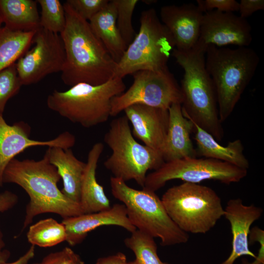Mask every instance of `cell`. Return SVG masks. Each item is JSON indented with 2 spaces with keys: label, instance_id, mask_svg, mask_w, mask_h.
Segmentation results:
<instances>
[{
  "label": "cell",
  "instance_id": "cell-1",
  "mask_svg": "<svg viewBox=\"0 0 264 264\" xmlns=\"http://www.w3.org/2000/svg\"><path fill=\"white\" fill-rule=\"evenodd\" d=\"M66 23L60 34L65 51L61 79L69 86L100 85L113 78L117 63L92 31L88 21L66 1Z\"/></svg>",
  "mask_w": 264,
  "mask_h": 264
},
{
  "label": "cell",
  "instance_id": "cell-2",
  "mask_svg": "<svg viewBox=\"0 0 264 264\" xmlns=\"http://www.w3.org/2000/svg\"><path fill=\"white\" fill-rule=\"evenodd\" d=\"M60 179L57 169L49 162L45 153L38 161L14 158L7 165L3 173V184L19 185L29 198L22 230L40 214L52 213L64 219L84 214L79 203L67 198L59 189L57 184Z\"/></svg>",
  "mask_w": 264,
  "mask_h": 264
},
{
  "label": "cell",
  "instance_id": "cell-3",
  "mask_svg": "<svg viewBox=\"0 0 264 264\" xmlns=\"http://www.w3.org/2000/svg\"><path fill=\"white\" fill-rule=\"evenodd\" d=\"M206 50L195 45L186 51L175 48L172 55L184 71L180 87L184 116L221 141L224 131L215 88L205 67Z\"/></svg>",
  "mask_w": 264,
  "mask_h": 264
},
{
  "label": "cell",
  "instance_id": "cell-4",
  "mask_svg": "<svg viewBox=\"0 0 264 264\" xmlns=\"http://www.w3.org/2000/svg\"><path fill=\"white\" fill-rule=\"evenodd\" d=\"M259 61L256 52L248 47H207L205 67L215 88L221 123L233 112Z\"/></svg>",
  "mask_w": 264,
  "mask_h": 264
},
{
  "label": "cell",
  "instance_id": "cell-5",
  "mask_svg": "<svg viewBox=\"0 0 264 264\" xmlns=\"http://www.w3.org/2000/svg\"><path fill=\"white\" fill-rule=\"evenodd\" d=\"M126 88L123 79L118 77L100 85L79 83L66 91L54 90L47 96L46 104L62 117L89 128L108 120L112 98Z\"/></svg>",
  "mask_w": 264,
  "mask_h": 264
},
{
  "label": "cell",
  "instance_id": "cell-6",
  "mask_svg": "<svg viewBox=\"0 0 264 264\" xmlns=\"http://www.w3.org/2000/svg\"><path fill=\"white\" fill-rule=\"evenodd\" d=\"M110 184L112 195L125 205L127 216L136 230L159 239L163 246L188 242V233L172 220L155 192L143 188L133 189L113 176L110 177Z\"/></svg>",
  "mask_w": 264,
  "mask_h": 264
},
{
  "label": "cell",
  "instance_id": "cell-7",
  "mask_svg": "<svg viewBox=\"0 0 264 264\" xmlns=\"http://www.w3.org/2000/svg\"><path fill=\"white\" fill-rule=\"evenodd\" d=\"M161 199L172 220L186 233L205 234L224 215L219 196L199 184L184 182L171 187Z\"/></svg>",
  "mask_w": 264,
  "mask_h": 264
},
{
  "label": "cell",
  "instance_id": "cell-8",
  "mask_svg": "<svg viewBox=\"0 0 264 264\" xmlns=\"http://www.w3.org/2000/svg\"><path fill=\"white\" fill-rule=\"evenodd\" d=\"M140 28L117 63L113 78L123 79L141 70L168 69L167 63L175 48L173 38L158 18L155 10L142 12Z\"/></svg>",
  "mask_w": 264,
  "mask_h": 264
},
{
  "label": "cell",
  "instance_id": "cell-9",
  "mask_svg": "<svg viewBox=\"0 0 264 264\" xmlns=\"http://www.w3.org/2000/svg\"><path fill=\"white\" fill-rule=\"evenodd\" d=\"M125 115L116 118L110 123L104 141L111 154L104 162L113 177L125 182L134 180L144 186L147 173L155 170L164 162L161 153L137 142Z\"/></svg>",
  "mask_w": 264,
  "mask_h": 264
},
{
  "label": "cell",
  "instance_id": "cell-10",
  "mask_svg": "<svg viewBox=\"0 0 264 264\" xmlns=\"http://www.w3.org/2000/svg\"><path fill=\"white\" fill-rule=\"evenodd\" d=\"M247 174V170L217 159L184 158L164 162L147 175L142 188L155 192L174 179L197 184L213 180L229 184L240 181Z\"/></svg>",
  "mask_w": 264,
  "mask_h": 264
},
{
  "label": "cell",
  "instance_id": "cell-11",
  "mask_svg": "<svg viewBox=\"0 0 264 264\" xmlns=\"http://www.w3.org/2000/svg\"><path fill=\"white\" fill-rule=\"evenodd\" d=\"M129 88L111 100V116H115L134 104L168 110L175 103L181 104L180 87L169 69L154 71L141 70L132 74Z\"/></svg>",
  "mask_w": 264,
  "mask_h": 264
},
{
  "label": "cell",
  "instance_id": "cell-12",
  "mask_svg": "<svg viewBox=\"0 0 264 264\" xmlns=\"http://www.w3.org/2000/svg\"><path fill=\"white\" fill-rule=\"evenodd\" d=\"M34 46L16 63L22 85L35 84L47 75L62 71L65 61L62 40L56 34L40 27L33 40Z\"/></svg>",
  "mask_w": 264,
  "mask_h": 264
},
{
  "label": "cell",
  "instance_id": "cell-13",
  "mask_svg": "<svg viewBox=\"0 0 264 264\" xmlns=\"http://www.w3.org/2000/svg\"><path fill=\"white\" fill-rule=\"evenodd\" d=\"M251 31L248 21L240 16L231 12L208 11L203 14L196 45L205 49L210 45L248 47L252 41Z\"/></svg>",
  "mask_w": 264,
  "mask_h": 264
},
{
  "label": "cell",
  "instance_id": "cell-14",
  "mask_svg": "<svg viewBox=\"0 0 264 264\" xmlns=\"http://www.w3.org/2000/svg\"><path fill=\"white\" fill-rule=\"evenodd\" d=\"M30 127L19 122L12 125L0 114V187L3 185V175L9 163L19 154L34 146L58 147L64 149L72 147L76 141L75 136L64 132L53 139L41 141L30 138Z\"/></svg>",
  "mask_w": 264,
  "mask_h": 264
},
{
  "label": "cell",
  "instance_id": "cell-15",
  "mask_svg": "<svg viewBox=\"0 0 264 264\" xmlns=\"http://www.w3.org/2000/svg\"><path fill=\"white\" fill-rule=\"evenodd\" d=\"M204 13L192 3L161 7L160 21L171 34L175 49L186 51L196 45Z\"/></svg>",
  "mask_w": 264,
  "mask_h": 264
},
{
  "label": "cell",
  "instance_id": "cell-16",
  "mask_svg": "<svg viewBox=\"0 0 264 264\" xmlns=\"http://www.w3.org/2000/svg\"><path fill=\"white\" fill-rule=\"evenodd\" d=\"M223 216L229 221L232 233V250L228 258L220 264H234L236 260L256 255L249 248V235L252 224L262 215L263 209L254 204L246 205L240 198L230 199L224 209Z\"/></svg>",
  "mask_w": 264,
  "mask_h": 264
},
{
  "label": "cell",
  "instance_id": "cell-17",
  "mask_svg": "<svg viewBox=\"0 0 264 264\" xmlns=\"http://www.w3.org/2000/svg\"><path fill=\"white\" fill-rule=\"evenodd\" d=\"M124 111L132 126L133 137L145 146L160 152L168 130V110L137 104Z\"/></svg>",
  "mask_w": 264,
  "mask_h": 264
},
{
  "label": "cell",
  "instance_id": "cell-18",
  "mask_svg": "<svg viewBox=\"0 0 264 264\" xmlns=\"http://www.w3.org/2000/svg\"><path fill=\"white\" fill-rule=\"evenodd\" d=\"M66 233V242L71 246L81 243L89 232L101 226L115 225L131 233L136 230L130 222L123 204H114L109 209L63 220Z\"/></svg>",
  "mask_w": 264,
  "mask_h": 264
},
{
  "label": "cell",
  "instance_id": "cell-19",
  "mask_svg": "<svg viewBox=\"0 0 264 264\" xmlns=\"http://www.w3.org/2000/svg\"><path fill=\"white\" fill-rule=\"evenodd\" d=\"M169 123L167 134L161 150L164 162L197 156L190 137L194 125L184 117L179 103L172 104L168 109Z\"/></svg>",
  "mask_w": 264,
  "mask_h": 264
},
{
  "label": "cell",
  "instance_id": "cell-20",
  "mask_svg": "<svg viewBox=\"0 0 264 264\" xmlns=\"http://www.w3.org/2000/svg\"><path fill=\"white\" fill-rule=\"evenodd\" d=\"M104 150L101 142L95 143L88 152L82 178L79 204L84 214L106 210L111 207L104 188L96 177L98 162Z\"/></svg>",
  "mask_w": 264,
  "mask_h": 264
},
{
  "label": "cell",
  "instance_id": "cell-21",
  "mask_svg": "<svg viewBox=\"0 0 264 264\" xmlns=\"http://www.w3.org/2000/svg\"><path fill=\"white\" fill-rule=\"evenodd\" d=\"M45 154L63 180L62 192L70 199L79 203L81 184L86 163L76 158L70 149L48 147Z\"/></svg>",
  "mask_w": 264,
  "mask_h": 264
},
{
  "label": "cell",
  "instance_id": "cell-22",
  "mask_svg": "<svg viewBox=\"0 0 264 264\" xmlns=\"http://www.w3.org/2000/svg\"><path fill=\"white\" fill-rule=\"evenodd\" d=\"M193 124L197 155L225 162L242 169L249 168V162L244 154V147L240 139L229 142L223 146L209 132Z\"/></svg>",
  "mask_w": 264,
  "mask_h": 264
},
{
  "label": "cell",
  "instance_id": "cell-23",
  "mask_svg": "<svg viewBox=\"0 0 264 264\" xmlns=\"http://www.w3.org/2000/svg\"><path fill=\"white\" fill-rule=\"evenodd\" d=\"M116 17L115 3L114 0H111L88 22L93 33L117 63L123 56L127 46L117 28Z\"/></svg>",
  "mask_w": 264,
  "mask_h": 264
},
{
  "label": "cell",
  "instance_id": "cell-24",
  "mask_svg": "<svg viewBox=\"0 0 264 264\" xmlns=\"http://www.w3.org/2000/svg\"><path fill=\"white\" fill-rule=\"evenodd\" d=\"M37 3L33 0H0L2 23L13 30H37L41 27Z\"/></svg>",
  "mask_w": 264,
  "mask_h": 264
},
{
  "label": "cell",
  "instance_id": "cell-25",
  "mask_svg": "<svg viewBox=\"0 0 264 264\" xmlns=\"http://www.w3.org/2000/svg\"><path fill=\"white\" fill-rule=\"evenodd\" d=\"M37 30L22 31L0 27V72L15 63L28 49Z\"/></svg>",
  "mask_w": 264,
  "mask_h": 264
},
{
  "label": "cell",
  "instance_id": "cell-26",
  "mask_svg": "<svg viewBox=\"0 0 264 264\" xmlns=\"http://www.w3.org/2000/svg\"><path fill=\"white\" fill-rule=\"evenodd\" d=\"M26 236L32 245L48 247L66 241V233L62 222L50 218L40 220L31 225Z\"/></svg>",
  "mask_w": 264,
  "mask_h": 264
},
{
  "label": "cell",
  "instance_id": "cell-27",
  "mask_svg": "<svg viewBox=\"0 0 264 264\" xmlns=\"http://www.w3.org/2000/svg\"><path fill=\"white\" fill-rule=\"evenodd\" d=\"M154 239L136 230L124 240L126 246L133 252L136 264H171L161 261Z\"/></svg>",
  "mask_w": 264,
  "mask_h": 264
},
{
  "label": "cell",
  "instance_id": "cell-28",
  "mask_svg": "<svg viewBox=\"0 0 264 264\" xmlns=\"http://www.w3.org/2000/svg\"><path fill=\"white\" fill-rule=\"evenodd\" d=\"M41 8L40 27L54 33L64 30L66 19L63 4L59 0H37Z\"/></svg>",
  "mask_w": 264,
  "mask_h": 264
},
{
  "label": "cell",
  "instance_id": "cell-29",
  "mask_svg": "<svg viewBox=\"0 0 264 264\" xmlns=\"http://www.w3.org/2000/svg\"><path fill=\"white\" fill-rule=\"evenodd\" d=\"M114 1L117 11V28L128 47L136 34L132 26V17L138 0H114Z\"/></svg>",
  "mask_w": 264,
  "mask_h": 264
},
{
  "label": "cell",
  "instance_id": "cell-30",
  "mask_svg": "<svg viewBox=\"0 0 264 264\" xmlns=\"http://www.w3.org/2000/svg\"><path fill=\"white\" fill-rule=\"evenodd\" d=\"M22 86L16 63L0 72V114H3L7 101L19 92Z\"/></svg>",
  "mask_w": 264,
  "mask_h": 264
},
{
  "label": "cell",
  "instance_id": "cell-31",
  "mask_svg": "<svg viewBox=\"0 0 264 264\" xmlns=\"http://www.w3.org/2000/svg\"><path fill=\"white\" fill-rule=\"evenodd\" d=\"M108 0H67L66 2L82 18L89 21L109 3Z\"/></svg>",
  "mask_w": 264,
  "mask_h": 264
},
{
  "label": "cell",
  "instance_id": "cell-32",
  "mask_svg": "<svg viewBox=\"0 0 264 264\" xmlns=\"http://www.w3.org/2000/svg\"><path fill=\"white\" fill-rule=\"evenodd\" d=\"M197 6L204 13L213 10L221 12H237L239 2L236 0H198Z\"/></svg>",
  "mask_w": 264,
  "mask_h": 264
},
{
  "label": "cell",
  "instance_id": "cell-33",
  "mask_svg": "<svg viewBox=\"0 0 264 264\" xmlns=\"http://www.w3.org/2000/svg\"><path fill=\"white\" fill-rule=\"evenodd\" d=\"M78 255L70 248L66 247L48 254L37 264H73Z\"/></svg>",
  "mask_w": 264,
  "mask_h": 264
},
{
  "label": "cell",
  "instance_id": "cell-34",
  "mask_svg": "<svg viewBox=\"0 0 264 264\" xmlns=\"http://www.w3.org/2000/svg\"><path fill=\"white\" fill-rule=\"evenodd\" d=\"M251 242L259 243L258 254L253 262L249 263L246 259H243L241 264H264V231L257 226L250 229L249 238Z\"/></svg>",
  "mask_w": 264,
  "mask_h": 264
},
{
  "label": "cell",
  "instance_id": "cell-35",
  "mask_svg": "<svg viewBox=\"0 0 264 264\" xmlns=\"http://www.w3.org/2000/svg\"><path fill=\"white\" fill-rule=\"evenodd\" d=\"M264 9V0H241L239 2V16L243 19H246L255 12Z\"/></svg>",
  "mask_w": 264,
  "mask_h": 264
},
{
  "label": "cell",
  "instance_id": "cell-36",
  "mask_svg": "<svg viewBox=\"0 0 264 264\" xmlns=\"http://www.w3.org/2000/svg\"><path fill=\"white\" fill-rule=\"evenodd\" d=\"M18 196L10 191L5 190L0 193V213L13 208L18 203Z\"/></svg>",
  "mask_w": 264,
  "mask_h": 264
},
{
  "label": "cell",
  "instance_id": "cell-37",
  "mask_svg": "<svg viewBox=\"0 0 264 264\" xmlns=\"http://www.w3.org/2000/svg\"><path fill=\"white\" fill-rule=\"evenodd\" d=\"M127 262L125 254L118 252L107 257L99 258L95 264H125Z\"/></svg>",
  "mask_w": 264,
  "mask_h": 264
},
{
  "label": "cell",
  "instance_id": "cell-38",
  "mask_svg": "<svg viewBox=\"0 0 264 264\" xmlns=\"http://www.w3.org/2000/svg\"><path fill=\"white\" fill-rule=\"evenodd\" d=\"M35 256V246L32 245L22 256L15 262L10 263L6 262L2 264H28L29 261Z\"/></svg>",
  "mask_w": 264,
  "mask_h": 264
},
{
  "label": "cell",
  "instance_id": "cell-39",
  "mask_svg": "<svg viewBox=\"0 0 264 264\" xmlns=\"http://www.w3.org/2000/svg\"><path fill=\"white\" fill-rule=\"evenodd\" d=\"M10 256V252L7 249H3L0 252V264L7 262Z\"/></svg>",
  "mask_w": 264,
  "mask_h": 264
},
{
  "label": "cell",
  "instance_id": "cell-40",
  "mask_svg": "<svg viewBox=\"0 0 264 264\" xmlns=\"http://www.w3.org/2000/svg\"><path fill=\"white\" fill-rule=\"evenodd\" d=\"M5 246V242L3 240V234L0 228V252Z\"/></svg>",
  "mask_w": 264,
  "mask_h": 264
},
{
  "label": "cell",
  "instance_id": "cell-41",
  "mask_svg": "<svg viewBox=\"0 0 264 264\" xmlns=\"http://www.w3.org/2000/svg\"><path fill=\"white\" fill-rule=\"evenodd\" d=\"M73 264H85L84 262L81 259L80 257L78 255Z\"/></svg>",
  "mask_w": 264,
  "mask_h": 264
},
{
  "label": "cell",
  "instance_id": "cell-42",
  "mask_svg": "<svg viewBox=\"0 0 264 264\" xmlns=\"http://www.w3.org/2000/svg\"><path fill=\"white\" fill-rule=\"evenodd\" d=\"M125 264H136L135 261H132L130 262H127Z\"/></svg>",
  "mask_w": 264,
  "mask_h": 264
},
{
  "label": "cell",
  "instance_id": "cell-43",
  "mask_svg": "<svg viewBox=\"0 0 264 264\" xmlns=\"http://www.w3.org/2000/svg\"><path fill=\"white\" fill-rule=\"evenodd\" d=\"M2 23V21L0 16V25Z\"/></svg>",
  "mask_w": 264,
  "mask_h": 264
},
{
  "label": "cell",
  "instance_id": "cell-44",
  "mask_svg": "<svg viewBox=\"0 0 264 264\" xmlns=\"http://www.w3.org/2000/svg\"><path fill=\"white\" fill-rule=\"evenodd\" d=\"M37 264V263H34V264Z\"/></svg>",
  "mask_w": 264,
  "mask_h": 264
}]
</instances>
